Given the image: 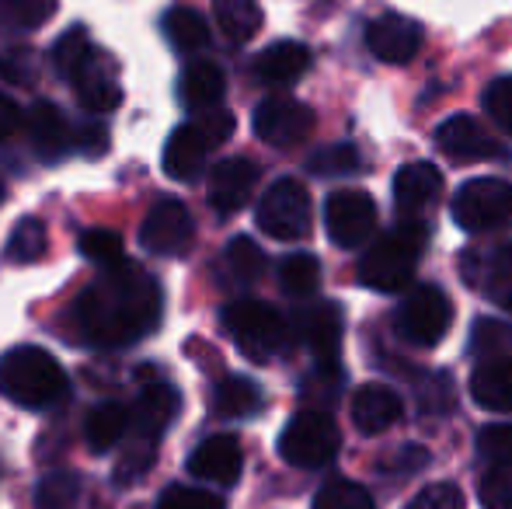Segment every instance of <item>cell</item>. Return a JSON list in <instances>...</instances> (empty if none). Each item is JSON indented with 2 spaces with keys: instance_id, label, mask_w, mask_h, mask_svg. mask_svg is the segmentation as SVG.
I'll return each instance as SVG.
<instances>
[{
  "instance_id": "1",
  "label": "cell",
  "mask_w": 512,
  "mask_h": 509,
  "mask_svg": "<svg viewBox=\"0 0 512 509\" xmlns=\"http://www.w3.org/2000/svg\"><path fill=\"white\" fill-rule=\"evenodd\" d=\"M161 314V283L133 262L105 269L74 304V321L81 335L105 349H122L147 339L161 325Z\"/></svg>"
},
{
  "instance_id": "2",
  "label": "cell",
  "mask_w": 512,
  "mask_h": 509,
  "mask_svg": "<svg viewBox=\"0 0 512 509\" xmlns=\"http://www.w3.org/2000/svg\"><path fill=\"white\" fill-rule=\"evenodd\" d=\"M0 394L18 408H53L67 398V374L39 346H18L0 360Z\"/></svg>"
},
{
  "instance_id": "3",
  "label": "cell",
  "mask_w": 512,
  "mask_h": 509,
  "mask_svg": "<svg viewBox=\"0 0 512 509\" xmlns=\"http://www.w3.org/2000/svg\"><path fill=\"white\" fill-rule=\"evenodd\" d=\"M429 227L422 220H401L394 231L377 238L359 258V283L377 293H401L415 279L418 252H422Z\"/></svg>"
},
{
  "instance_id": "4",
  "label": "cell",
  "mask_w": 512,
  "mask_h": 509,
  "mask_svg": "<svg viewBox=\"0 0 512 509\" xmlns=\"http://www.w3.org/2000/svg\"><path fill=\"white\" fill-rule=\"evenodd\" d=\"M223 328L248 360L265 363L279 356L290 339L286 318L265 300H234L223 307Z\"/></svg>"
},
{
  "instance_id": "5",
  "label": "cell",
  "mask_w": 512,
  "mask_h": 509,
  "mask_svg": "<svg viewBox=\"0 0 512 509\" xmlns=\"http://www.w3.org/2000/svg\"><path fill=\"white\" fill-rule=\"evenodd\" d=\"M338 447H342V433H338L335 419L321 408H304L286 422L283 436H279V454L286 464L304 471L328 468L335 461Z\"/></svg>"
},
{
  "instance_id": "6",
  "label": "cell",
  "mask_w": 512,
  "mask_h": 509,
  "mask_svg": "<svg viewBox=\"0 0 512 509\" xmlns=\"http://www.w3.org/2000/svg\"><path fill=\"white\" fill-rule=\"evenodd\" d=\"M453 224L467 234H488L512 227V185L502 178H474L453 196Z\"/></svg>"
},
{
  "instance_id": "7",
  "label": "cell",
  "mask_w": 512,
  "mask_h": 509,
  "mask_svg": "<svg viewBox=\"0 0 512 509\" xmlns=\"http://www.w3.org/2000/svg\"><path fill=\"white\" fill-rule=\"evenodd\" d=\"M255 220L269 238L276 241H300L310 231V196L297 178H279L258 199Z\"/></svg>"
},
{
  "instance_id": "8",
  "label": "cell",
  "mask_w": 512,
  "mask_h": 509,
  "mask_svg": "<svg viewBox=\"0 0 512 509\" xmlns=\"http://www.w3.org/2000/svg\"><path fill=\"white\" fill-rule=\"evenodd\" d=\"M450 321H453L450 297L432 283L415 286L398 307V332L411 346H425V349L439 346V339L450 332Z\"/></svg>"
},
{
  "instance_id": "9",
  "label": "cell",
  "mask_w": 512,
  "mask_h": 509,
  "mask_svg": "<svg viewBox=\"0 0 512 509\" xmlns=\"http://www.w3.org/2000/svg\"><path fill=\"white\" fill-rule=\"evenodd\" d=\"M324 227H328L331 245L356 252L366 248L377 231V203L363 189H338L324 203Z\"/></svg>"
},
{
  "instance_id": "10",
  "label": "cell",
  "mask_w": 512,
  "mask_h": 509,
  "mask_svg": "<svg viewBox=\"0 0 512 509\" xmlns=\"http://www.w3.org/2000/svg\"><path fill=\"white\" fill-rule=\"evenodd\" d=\"M196 241V224H192V213L182 199H157L154 210L147 213L140 227V245L150 255H182Z\"/></svg>"
},
{
  "instance_id": "11",
  "label": "cell",
  "mask_w": 512,
  "mask_h": 509,
  "mask_svg": "<svg viewBox=\"0 0 512 509\" xmlns=\"http://www.w3.org/2000/svg\"><path fill=\"white\" fill-rule=\"evenodd\" d=\"M255 133L269 147H297L314 133V112L297 98H265L255 109Z\"/></svg>"
},
{
  "instance_id": "12",
  "label": "cell",
  "mask_w": 512,
  "mask_h": 509,
  "mask_svg": "<svg viewBox=\"0 0 512 509\" xmlns=\"http://www.w3.org/2000/svg\"><path fill=\"white\" fill-rule=\"evenodd\" d=\"M297 328V339L304 342V349L314 356V363H335L338 360V346H342V307L331 304V300H317L307 304L304 311L293 321Z\"/></svg>"
},
{
  "instance_id": "13",
  "label": "cell",
  "mask_w": 512,
  "mask_h": 509,
  "mask_svg": "<svg viewBox=\"0 0 512 509\" xmlns=\"http://www.w3.org/2000/svg\"><path fill=\"white\" fill-rule=\"evenodd\" d=\"M258 185V164L248 157H227L209 171V206L220 217L244 210V203L251 199Z\"/></svg>"
},
{
  "instance_id": "14",
  "label": "cell",
  "mask_w": 512,
  "mask_h": 509,
  "mask_svg": "<svg viewBox=\"0 0 512 509\" xmlns=\"http://www.w3.org/2000/svg\"><path fill=\"white\" fill-rule=\"evenodd\" d=\"M443 199V175L432 164L411 161L394 178V206L401 220H422Z\"/></svg>"
},
{
  "instance_id": "15",
  "label": "cell",
  "mask_w": 512,
  "mask_h": 509,
  "mask_svg": "<svg viewBox=\"0 0 512 509\" xmlns=\"http://www.w3.org/2000/svg\"><path fill=\"white\" fill-rule=\"evenodd\" d=\"M244 471V450L234 433H216L199 443L189 457V475L213 485H234Z\"/></svg>"
},
{
  "instance_id": "16",
  "label": "cell",
  "mask_w": 512,
  "mask_h": 509,
  "mask_svg": "<svg viewBox=\"0 0 512 509\" xmlns=\"http://www.w3.org/2000/svg\"><path fill=\"white\" fill-rule=\"evenodd\" d=\"M25 126H28V140L39 161L56 164L74 150V133L67 126V116L56 109L53 102H35L25 112Z\"/></svg>"
},
{
  "instance_id": "17",
  "label": "cell",
  "mask_w": 512,
  "mask_h": 509,
  "mask_svg": "<svg viewBox=\"0 0 512 509\" xmlns=\"http://www.w3.org/2000/svg\"><path fill=\"white\" fill-rule=\"evenodd\" d=\"M436 147L457 164L488 161V157L499 154V147H495V140L488 136V129L481 126L474 116H450L446 119V123L436 129Z\"/></svg>"
},
{
  "instance_id": "18",
  "label": "cell",
  "mask_w": 512,
  "mask_h": 509,
  "mask_svg": "<svg viewBox=\"0 0 512 509\" xmlns=\"http://www.w3.org/2000/svg\"><path fill=\"white\" fill-rule=\"evenodd\" d=\"M70 84H74V91H77V102H81L91 116H105V112L119 109V102H122L119 70H115L112 56H105L102 49L91 56V63Z\"/></svg>"
},
{
  "instance_id": "19",
  "label": "cell",
  "mask_w": 512,
  "mask_h": 509,
  "mask_svg": "<svg viewBox=\"0 0 512 509\" xmlns=\"http://www.w3.org/2000/svg\"><path fill=\"white\" fill-rule=\"evenodd\" d=\"M178 408H182V394L175 384H150L147 391L136 398L133 405V433L136 440L157 443L171 429V422L178 419Z\"/></svg>"
},
{
  "instance_id": "20",
  "label": "cell",
  "mask_w": 512,
  "mask_h": 509,
  "mask_svg": "<svg viewBox=\"0 0 512 509\" xmlns=\"http://www.w3.org/2000/svg\"><path fill=\"white\" fill-rule=\"evenodd\" d=\"M209 136L199 129V123H185L164 143V171L175 182H196L206 171V157H209Z\"/></svg>"
},
{
  "instance_id": "21",
  "label": "cell",
  "mask_w": 512,
  "mask_h": 509,
  "mask_svg": "<svg viewBox=\"0 0 512 509\" xmlns=\"http://www.w3.org/2000/svg\"><path fill=\"white\" fill-rule=\"evenodd\" d=\"M352 422H356L359 433L377 436L387 433L394 422L401 419L405 405H401V394L387 384H363L356 394H352Z\"/></svg>"
},
{
  "instance_id": "22",
  "label": "cell",
  "mask_w": 512,
  "mask_h": 509,
  "mask_svg": "<svg viewBox=\"0 0 512 509\" xmlns=\"http://www.w3.org/2000/svg\"><path fill=\"white\" fill-rule=\"evenodd\" d=\"M366 46H370V53L380 63H408L418 53V46H422V32H418V25L411 18L384 14L366 32Z\"/></svg>"
},
{
  "instance_id": "23",
  "label": "cell",
  "mask_w": 512,
  "mask_h": 509,
  "mask_svg": "<svg viewBox=\"0 0 512 509\" xmlns=\"http://www.w3.org/2000/svg\"><path fill=\"white\" fill-rule=\"evenodd\" d=\"M223 91H227V77L216 63L196 60L178 74V102L192 112H209L223 102Z\"/></svg>"
},
{
  "instance_id": "24",
  "label": "cell",
  "mask_w": 512,
  "mask_h": 509,
  "mask_svg": "<svg viewBox=\"0 0 512 509\" xmlns=\"http://www.w3.org/2000/svg\"><path fill=\"white\" fill-rule=\"evenodd\" d=\"M471 394L485 412L512 415V356L481 363L471 374Z\"/></svg>"
},
{
  "instance_id": "25",
  "label": "cell",
  "mask_w": 512,
  "mask_h": 509,
  "mask_svg": "<svg viewBox=\"0 0 512 509\" xmlns=\"http://www.w3.org/2000/svg\"><path fill=\"white\" fill-rule=\"evenodd\" d=\"M310 70V49L304 42H272L269 49H262L255 60V74L262 84H293Z\"/></svg>"
},
{
  "instance_id": "26",
  "label": "cell",
  "mask_w": 512,
  "mask_h": 509,
  "mask_svg": "<svg viewBox=\"0 0 512 509\" xmlns=\"http://www.w3.org/2000/svg\"><path fill=\"white\" fill-rule=\"evenodd\" d=\"M161 28H164V39L171 42V49H178V53H185V56L203 53L209 46L206 18L199 11H192V7H171V11L164 14Z\"/></svg>"
},
{
  "instance_id": "27",
  "label": "cell",
  "mask_w": 512,
  "mask_h": 509,
  "mask_svg": "<svg viewBox=\"0 0 512 509\" xmlns=\"http://www.w3.org/2000/svg\"><path fill=\"white\" fill-rule=\"evenodd\" d=\"M213 14L220 32L234 46L251 42L258 35V28H262V7H258V0H213Z\"/></svg>"
},
{
  "instance_id": "28",
  "label": "cell",
  "mask_w": 512,
  "mask_h": 509,
  "mask_svg": "<svg viewBox=\"0 0 512 509\" xmlns=\"http://www.w3.org/2000/svg\"><path fill=\"white\" fill-rule=\"evenodd\" d=\"M262 408V391L248 377H223L213 387V412L220 419H248Z\"/></svg>"
},
{
  "instance_id": "29",
  "label": "cell",
  "mask_w": 512,
  "mask_h": 509,
  "mask_svg": "<svg viewBox=\"0 0 512 509\" xmlns=\"http://www.w3.org/2000/svg\"><path fill=\"white\" fill-rule=\"evenodd\" d=\"M126 429L129 412L122 405H115V401H105V405L91 408L88 422H84V440H88V447L95 454H105V450H112L126 436Z\"/></svg>"
},
{
  "instance_id": "30",
  "label": "cell",
  "mask_w": 512,
  "mask_h": 509,
  "mask_svg": "<svg viewBox=\"0 0 512 509\" xmlns=\"http://www.w3.org/2000/svg\"><path fill=\"white\" fill-rule=\"evenodd\" d=\"M279 286H283L286 297L310 300L321 286V262L307 252L286 255L283 265H279Z\"/></svg>"
},
{
  "instance_id": "31",
  "label": "cell",
  "mask_w": 512,
  "mask_h": 509,
  "mask_svg": "<svg viewBox=\"0 0 512 509\" xmlns=\"http://www.w3.org/2000/svg\"><path fill=\"white\" fill-rule=\"evenodd\" d=\"M95 53H98L95 42L88 39V32H84V28H67V32H63L60 39H56V46H53L56 74H60L63 81H74V77L88 67Z\"/></svg>"
},
{
  "instance_id": "32",
  "label": "cell",
  "mask_w": 512,
  "mask_h": 509,
  "mask_svg": "<svg viewBox=\"0 0 512 509\" xmlns=\"http://www.w3.org/2000/svg\"><path fill=\"white\" fill-rule=\"evenodd\" d=\"M363 157L352 143H328V147L314 150L307 157V171L317 178H338V175H356Z\"/></svg>"
},
{
  "instance_id": "33",
  "label": "cell",
  "mask_w": 512,
  "mask_h": 509,
  "mask_svg": "<svg viewBox=\"0 0 512 509\" xmlns=\"http://www.w3.org/2000/svg\"><path fill=\"white\" fill-rule=\"evenodd\" d=\"M474 286H481L485 293H492L499 304L512 307V245L499 248V252H492L485 262H481V276Z\"/></svg>"
},
{
  "instance_id": "34",
  "label": "cell",
  "mask_w": 512,
  "mask_h": 509,
  "mask_svg": "<svg viewBox=\"0 0 512 509\" xmlns=\"http://www.w3.org/2000/svg\"><path fill=\"white\" fill-rule=\"evenodd\" d=\"M81 499V478L74 471H53L35 489V506L39 509H74Z\"/></svg>"
},
{
  "instance_id": "35",
  "label": "cell",
  "mask_w": 512,
  "mask_h": 509,
  "mask_svg": "<svg viewBox=\"0 0 512 509\" xmlns=\"http://www.w3.org/2000/svg\"><path fill=\"white\" fill-rule=\"evenodd\" d=\"M4 255H7V262H21V265L39 262V258L46 255V227L35 217H25L11 231V238H7Z\"/></svg>"
},
{
  "instance_id": "36",
  "label": "cell",
  "mask_w": 512,
  "mask_h": 509,
  "mask_svg": "<svg viewBox=\"0 0 512 509\" xmlns=\"http://www.w3.org/2000/svg\"><path fill=\"white\" fill-rule=\"evenodd\" d=\"M49 14V0H0V32H32Z\"/></svg>"
},
{
  "instance_id": "37",
  "label": "cell",
  "mask_w": 512,
  "mask_h": 509,
  "mask_svg": "<svg viewBox=\"0 0 512 509\" xmlns=\"http://www.w3.org/2000/svg\"><path fill=\"white\" fill-rule=\"evenodd\" d=\"M223 262H227L230 276H234L237 283H255V279L265 272V252L251 238L230 241L227 252H223Z\"/></svg>"
},
{
  "instance_id": "38",
  "label": "cell",
  "mask_w": 512,
  "mask_h": 509,
  "mask_svg": "<svg viewBox=\"0 0 512 509\" xmlns=\"http://www.w3.org/2000/svg\"><path fill=\"white\" fill-rule=\"evenodd\" d=\"M314 509H377V503L363 485L335 478V482L321 485V492L314 496Z\"/></svg>"
},
{
  "instance_id": "39",
  "label": "cell",
  "mask_w": 512,
  "mask_h": 509,
  "mask_svg": "<svg viewBox=\"0 0 512 509\" xmlns=\"http://www.w3.org/2000/svg\"><path fill=\"white\" fill-rule=\"evenodd\" d=\"M81 255L95 265H105V269H115L122 265V238L115 231H105V227H95V231L81 234Z\"/></svg>"
},
{
  "instance_id": "40",
  "label": "cell",
  "mask_w": 512,
  "mask_h": 509,
  "mask_svg": "<svg viewBox=\"0 0 512 509\" xmlns=\"http://www.w3.org/2000/svg\"><path fill=\"white\" fill-rule=\"evenodd\" d=\"M478 499L485 509H512V468L488 464V471L478 478Z\"/></svg>"
},
{
  "instance_id": "41",
  "label": "cell",
  "mask_w": 512,
  "mask_h": 509,
  "mask_svg": "<svg viewBox=\"0 0 512 509\" xmlns=\"http://www.w3.org/2000/svg\"><path fill=\"white\" fill-rule=\"evenodd\" d=\"M474 339H471V349L481 356H488V360H495V356H506L512 349V328L506 321H495V318H481L478 325H474Z\"/></svg>"
},
{
  "instance_id": "42",
  "label": "cell",
  "mask_w": 512,
  "mask_h": 509,
  "mask_svg": "<svg viewBox=\"0 0 512 509\" xmlns=\"http://www.w3.org/2000/svg\"><path fill=\"white\" fill-rule=\"evenodd\" d=\"M154 468V443L147 440H133L129 450H122L119 464H115V485H129V482H140L147 471Z\"/></svg>"
},
{
  "instance_id": "43",
  "label": "cell",
  "mask_w": 512,
  "mask_h": 509,
  "mask_svg": "<svg viewBox=\"0 0 512 509\" xmlns=\"http://www.w3.org/2000/svg\"><path fill=\"white\" fill-rule=\"evenodd\" d=\"M157 509H223V499L192 485H168L157 499Z\"/></svg>"
},
{
  "instance_id": "44",
  "label": "cell",
  "mask_w": 512,
  "mask_h": 509,
  "mask_svg": "<svg viewBox=\"0 0 512 509\" xmlns=\"http://www.w3.org/2000/svg\"><path fill=\"white\" fill-rule=\"evenodd\" d=\"M478 450L488 464H502V468H512V426H488L478 433Z\"/></svg>"
},
{
  "instance_id": "45",
  "label": "cell",
  "mask_w": 512,
  "mask_h": 509,
  "mask_svg": "<svg viewBox=\"0 0 512 509\" xmlns=\"http://www.w3.org/2000/svg\"><path fill=\"white\" fill-rule=\"evenodd\" d=\"M418 408L429 415H443L453 408V384L446 374H429L418 387Z\"/></svg>"
},
{
  "instance_id": "46",
  "label": "cell",
  "mask_w": 512,
  "mask_h": 509,
  "mask_svg": "<svg viewBox=\"0 0 512 509\" xmlns=\"http://www.w3.org/2000/svg\"><path fill=\"white\" fill-rule=\"evenodd\" d=\"M342 367L335 363H314V370H310V377L304 381V394H310V398H321V401H331L338 391H342Z\"/></svg>"
},
{
  "instance_id": "47",
  "label": "cell",
  "mask_w": 512,
  "mask_h": 509,
  "mask_svg": "<svg viewBox=\"0 0 512 509\" xmlns=\"http://www.w3.org/2000/svg\"><path fill=\"white\" fill-rule=\"evenodd\" d=\"M429 461H432V454L425 447H418V443H408V447H401V450H394L391 457H384L380 461V471L384 475H415V471H425L429 468Z\"/></svg>"
},
{
  "instance_id": "48",
  "label": "cell",
  "mask_w": 512,
  "mask_h": 509,
  "mask_svg": "<svg viewBox=\"0 0 512 509\" xmlns=\"http://www.w3.org/2000/svg\"><path fill=\"white\" fill-rule=\"evenodd\" d=\"M485 112L499 129L512 133V77H499L492 88L485 91Z\"/></svg>"
},
{
  "instance_id": "49",
  "label": "cell",
  "mask_w": 512,
  "mask_h": 509,
  "mask_svg": "<svg viewBox=\"0 0 512 509\" xmlns=\"http://www.w3.org/2000/svg\"><path fill=\"white\" fill-rule=\"evenodd\" d=\"M408 509H464V496H460L457 485L436 482V485H429V489L418 492Z\"/></svg>"
},
{
  "instance_id": "50",
  "label": "cell",
  "mask_w": 512,
  "mask_h": 509,
  "mask_svg": "<svg viewBox=\"0 0 512 509\" xmlns=\"http://www.w3.org/2000/svg\"><path fill=\"white\" fill-rule=\"evenodd\" d=\"M0 77H7L14 84H32L35 81L32 49H7V53H0Z\"/></svg>"
},
{
  "instance_id": "51",
  "label": "cell",
  "mask_w": 512,
  "mask_h": 509,
  "mask_svg": "<svg viewBox=\"0 0 512 509\" xmlns=\"http://www.w3.org/2000/svg\"><path fill=\"white\" fill-rule=\"evenodd\" d=\"M74 147L81 150V154H88V157H102L105 150H108V129H105V123H98V119H88V123L77 126Z\"/></svg>"
},
{
  "instance_id": "52",
  "label": "cell",
  "mask_w": 512,
  "mask_h": 509,
  "mask_svg": "<svg viewBox=\"0 0 512 509\" xmlns=\"http://www.w3.org/2000/svg\"><path fill=\"white\" fill-rule=\"evenodd\" d=\"M199 129L209 136V143H223L230 133H234V116L223 109H209L203 119H199Z\"/></svg>"
},
{
  "instance_id": "53",
  "label": "cell",
  "mask_w": 512,
  "mask_h": 509,
  "mask_svg": "<svg viewBox=\"0 0 512 509\" xmlns=\"http://www.w3.org/2000/svg\"><path fill=\"white\" fill-rule=\"evenodd\" d=\"M21 123H25V116H21V109L14 105V98H7L4 91H0V140L18 133Z\"/></svg>"
},
{
  "instance_id": "54",
  "label": "cell",
  "mask_w": 512,
  "mask_h": 509,
  "mask_svg": "<svg viewBox=\"0 0 512 509\" xmlns=\"http://www.w3.org/2000/svg\"><path fill=\"white\" fill-rule=\"evenodd\" d=\"M0 199H4V185H0Z\"/></svg>"
}]
</instances>
